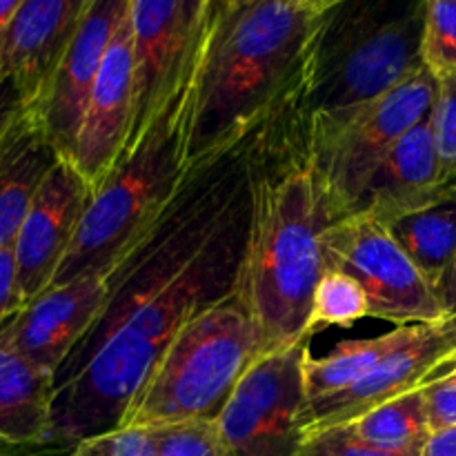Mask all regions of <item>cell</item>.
I'll use <instances>...</instances> for the list:
<instances>
[{
	"label": "cell",
	"mask_w": 456,
	"mask_h": 456,
	"mask_svg": "<svg viewBox=\"0 0 456 456\" xmlns=\"http://www.w3.org/2000/svg\"><path fill=\"white\" fill-rule=\"evenodd\" d=\"M25 111V102H22V96L13 80L0 74V145Z\"/></svg>",
	"instance_id": "cell-31"
},
{
	"label": "cell",
	"mask_w": 456,
	"mask_h": 456,
	"mask_svg": "<svg viewBox=\"0 0 456 456\" xmlns=\"http://www.w3.org/2000/svg\"><path fill=\"white\" fill-rule=\"evenodd\" d=\"M383 223L444 297L456 258V183L445 185L426 203L395 214Z\"/></svg>",
	"instance_id": "cell-20"
},
{
	"label": "cell",
	"mask_w": 456,
	"mask_h": 456,
	"mask_svg": "<svg viewBox=\"0 0 456 456\" xmlns=\"http://www.w3.org/2000/svg\"><path fill=\"white\" fill-rule=\"evenodd\" d=\"M65 456H159L150 430L114 428L80 439Z\"/></svg>",
	"instance_id": "cell-27"
},
{
	"label": "cell",
	"mask_w": 456,
	"mask_h": 456,
	"mask_svg": "<svg viewBox=\"0 0 456 456\" xmlns=\"http://www.w3.org/2000/svg\"><path fill=\"white\" fill-rule=\"evenodd\" d=\"M444 301L445 305H448V310L456 316V258H454L452 272H450L448 276V283H445L444 288Z\"/></svg>",
	"instance_id": "cell-35"
},
{
	"label": "cell",
	"mask_w": 456,
	"mask_h": 456,
	"mask_svg": "<svg viewBox=\"0 0 456 456\" xmlns=\"http://www.w3.org/2000/svg\"><path fill=\"white\" fill-rule=\"evenodd\" d=\"M94 0H25L0 34V74L20 92L34 114L52 76Z\"/></svg>",
	"instance_id": "cell-16"
},
{
	"label": "cell",
	"mask_w": 456,
	"mask_h": 456,
	"mask_svg": "<svg viewBox=\"0 0 456 456\" xmlns=\"http://www.w3.org/2000/svg\"><path fill=\"white\" fill-rule=\"evenodd\" d=\"M22 307H25V298L18 285L13 248L0 249V328H4Z\"/></svg>",
	"instance_id": "cell-30"
},
{
	"label": "cell",
	"mask_w": 456,
	"mask_h": 456,
	"mask_svg": "<svg viewBox=\"0 0 456 456\" xmlns=\"http://www.w3.org/2000/svg\"><path fill=\"white\" fill-rule=\"evenodd\" d=\"M325 267L346 272L363 288L370 319L401 325L435 323L452 312L439 289L403 252L386 223L365 209L334 221L321 239Z\"/></svg>",
	"instance_id": "cell-8"
},
{
	"label": "cell",
	"mask_w": 456,
	"mask_h": 456,
	"mask_svg": "<svg viewBox=\"0 0 456 456\" xmlns=\"http://www.w3.org/2000/svg\"><path fill=\"white\" fill-rule=\"evenodd\" d=\"M426 0H346L328 18L312 111H346L403 83L423 67Z\"/></svg>",
	"instance_id": "cell-6"
},
{
	"label": "cell",
	"mask_w": 456,
	"mask_h": 456,
	"mask_svg": "<svg viewBox=\"0 0 456 456\" xmlns=\"http://www.w3.org/2000/svg\"><path fill=\"white\" fill-rule=\"evenodd\" d=\"M261 354L265 347L256 323L234 294H225L183 325L118 428L154 430L214 419Z\"/></svg>",
	"instance_id": "cell-5"
},
{
	"label": "cell",
	"mask_w": 456,
	"mask_h": 456,
	"mask_svg": "<svg viewBox=\"0 0 456 456\" xmlns=\"http://www.w3.org/2000/svg\"><path fill=\"white\" fill-rule=\"evenodd\" d=\"M58 160L45 129L25 111L0 145V249L13 248L40 185Z\"/></svg>",
	"instance_id": "cell-18"
},
{
	"label": "cell",
	"mask_w": 456,
	"mask_h": 456,
	"mask_svg": "<svg viewBox=\"0 0 456 456\" xmlns=\"http://www.w3.org/2000/svg\"><path fill=\"white\" fill-rule=\"evenodd\" d=\"M25 0H0V34L7 29V25L12 22V18L16 16V12L20 9V4Z\"/></svg>",
	"instance_id": "cell-34"
},
{
	"label": "cell",
	"mask_w": 456,
	"mask_h": 456,
	"mask_svg": "<svg viewBox=\"0 0 456 456\" xmlns=\"http://www.w3.org/2000/svg\"><path fill=\"white\" fill-rule=\"evenodd\" d=\"M430 127L439 154L441 178L450 185L456 183V78L439 80Z\"/></svg>",
	"instance_id": "cell-26"
},
{
	"label": "cell",
	"mask_w": 456,
	"mask_h": 456,
	"mask_svg": "<svg viewBox=\"0 0 456 456\" xmlns=\"http://www.w3.org/2000/svg\"><path fill=\"white\" fill-rule=\"evenodd\" d=\"M423 390L387 401V403L356 417L354 421L346 423L343 428L372 448L421 456L432 435Z\"/></svg>",
	"instance_id": "cell-22"
},
{
	"label": "cell",
	"mask_w": 456,
	"mask_h": 456,
	"mask_svg": "<svg viewBox=\"0 0 456 456\" xmlns=\"http://www.w3.org/2000/svg\"><path fill=\"white\" fill-rule=\"evenodd\" d=\"M454 365L456 316L414 325L408 341L379 361L363 379L332 396L307 401L301 412V439L346 426L387 401L423 390Z\"/></svg>",
	"instance_id": "cell-11"
},
{
	"label": "cell",
	"mask_w": 456,
	"mask_h": 456,
	"mask_svg": "<svg viewBox=\"0 0 456 456\" xmlns=\"http://www.w3.org/2000/svg\"><path fill=\"white\" fill-rule=\"evenodd\" d=\"M419 325V323H417ZM414 325H401L372 338H356L334 347L323 359L307 356L305 361V395L307 401L325 399L346 390L363 379L379 361L403 346L412 334ZM305 401V403H307Z\"/></svg>",
	"instance_id": "cell-21"
},
{
	"label": "cell",
	"mask_w": 456,
	"mask_h": 456,
	"mask_svg": "<svg viewBox=\"0 0 456 456\" xmlns=\"http://www.w3.org/2000/svg\"><path fill=\"white\" fill-rule=\"evenodd\" d=\"M439 78L419 67L390 92L346 111H310L305 150L323 183L334 218L359 208L387 151L432 114Z\"/></svg>",
	"instance_id": "cell-7"
},
{
	"label": "cell",
	"mask_w": 456,
	"mask_h": 456,
	"mask_svg": "<svg viewBox=\"0 0 456 456\" xmlns=\"http://www.w3.org/2000/svg\"><path fill=\"white\" fill-rule=\"evenodd\" d=\"M423 399L432 432L456 426V365L423 390Z\"/></svg>",
	"instance_id": "cell-29"
},
{
	"label": "cell",
	"mask_w": 456,
	"mask_h": 456,
	"mask_svg": "<svg viewBox=\"0 0 456 456\" xmlns=\"http://www.w3.org/2000/svg\"><path fill=\"white\" fill-rule=\"evenodd\" d=\"M310 338L258 356L214 417L234 456L294 454L301 441V412L307 401Z\"/></svg>",
	"instance_id": "cell-9"
},
{
	"label": "cell",
	"mask_w": 456,
	"mask_h": 456,
	"mask_svg": "<svg viewBox=\"0 0 456 456\" xmlns=\"http://www.w3.org/2000/svg\"><path fill=\"white\" fill-rule=\"evenodd\" d=\"M444 187L439 154L428 116L379 163L356 209H365L379 221H387L395 214L430 200Z\"/></svg>",
	"instance_id": "cell-17"
},
{
	"label": "cell",
	"mask_w": 456,
	"mask_h": 456,
	"mask_svg": "<svg viewBox=\"0 0 456 456\" xmlns=\"http://www.w3.org/2000/svg\"><path fill=\"white\" fill-rule=\"evenodd\" d=\"M212 12L214 0H129L134 43V127L129 141L150 123L187 74Z\"/></svg>",
	"instance_id": "cell-10"
},
{
	"label": "cell",
	"mask_w": 456,
	"mask_h": 456,
	"mask_svg": "<svg viewBox=\"0 0 456 456\" xmlns=\"http://www.w3.org/2000/svg\"><path fill=\"white\" fill-rule=\"evenodd\" d=\"M245 176L248 218L232 294L272 352L312 337V297L325 272L321 239L337 218L305 145L270 165L254 160Z\"/></svg>",
	"instance_id": "cell-3"
},
{
	"label": "cell",
	"mask_w": 456,
	"mask_h": 456,
	"mask_svg": "<svg viewBox=\"0 0 456 456\" xmlns=\"http://www.w3.org/2000/svg\"><path fill=\"white\" fill-rule=\"evenodd\" d=\"M159 456H234L216 419H190L150 430Z\"/></svg>",
	"instance_id": "cell-25"
},
{
	"label": "cell",
	"mask_w": 456,
	"mask_h": 456,
	"mask_svg": "<svg viewBox=\"0 0 456 456\" xmlns=\"http://www.w3.org/2000/svg\"><path fill=\"white\" fill-rule=\"evenodd\" d=\"M134 127V43L127 16L101 62L69 163L92 191L105 183L127 147Z\"/></svg>",
	"instance_id": "cell-13"
},
{
	"label": "cell",
	"mask_w": 456,
	"mask_h": 456,
	"mask_svg": "<svg viewBox=\"0 0 456 456\" xmlns=\"http://www.w3.org/2000/svg\"><path fill=\"white\" fill-rule=\"evenodd\" d=\"M292 456H419V454H396L386 450L372 448L363 444L343 426L330 428V430L312 432L298 441Z\"/></svg>",
	"instance_id": "cell-28"
},
{
	"label": "cell",
	"mask_w": 456,
	"mask_h": 456,
	"mask_svg": "<svg viewBox=\"0 0 456 456\" xmlns=\"http://www.w3.org/2000/svg\"><path fill=\"white\" fill-rule=\"evenodd\" d=\"M421 61L439 80L456 78V0H426Z\"/></svg>",
	"instance_id": "cell-24"
},
{
	"label": "cell",
	"mask_w": 456,
	"mask_h": 456,
	"mask_svg": "<svg viewBox=\"0 0 456 456\" xmlns=\"http://www.w3.org/2000/svg\"><path fill=\"white\" fill-rule=\"evenodd\" d=\"M421 456H456V426L432 432Z\"/></svg>",
	"instance_id": "cell-32"
},
{
	"label": "cell",
	"mask_w": 456,
	"mask_h": 456,
	"mask_svg": "<svg viewBox=\"0 0 456 456\" xmlns=\"http://www.w3.org/2000/svg\"><path fill=\"white\" fill-rule=\"evenodd\" d=\"M361 319H370V303L363 288L346 272L325 267L312 297L307 332L314 334L328 325L352 328Z\"/></svg>",
	"instance_id": "cell-23"
},
{
	"label": "cell",
	"mask_w": 456,
	"mask_h": 456,
	"mask_svg": "<svg viewBox=\"0 0 456 456\" xmlns=\"http://www.w3.org/2000/svg\"><path fill=\"white\" fill-rule=\"evenodd\" d=\"M330 13L310 0L214 7L196 62L194 176L240 150L285 105L310 96Z\"/></svg>",
	"instance_id": "cell-2"
},
{
	"label": "cell",
	"mask_w": 456,
	"mask_h": 456,
	"mask_svg": "<svg viewBox=\"0 0 456 456\" xmlns=\"http://www.w3.org/2000/svg\"><path fill=\"white\" fill-rule=\"evenodd\" d=\"M78 169L61 159L40 185L13 243L25 305L52 285L92 199Z\"/></svg>",
	"instance_id": "cell-14"
},
{
	"label": "cell",
	"mask_w": 456,
	"mask_h": 456,
	"mask_svg": "<svg viewBox=\"0 0 456 456\" xmlns=\"http://www.w3.org/2000/svg\"><path fill=\"white\" fill-rule=\"evenodd\" d=\"M0 439L45 445L53 441V374L18 354L0 332Z\"/></svg>",
	"instance_id": "cell-19"
},
{
	"label": "cell",
	"mask_w": 456,
	"mask_h": 456,
	"mask_svg": "<svg viewBox=\"0 0 456 456\" xmlns=\"http://www.w3.org/2000/svg\"><path fill=\"white\" fill-rule=\"evenodd\" d=\"M200 176L163 232L125 267L96 328L58 368L56 444L118 428L183 325L232 292L248 218V178H221L199 191Z\"/></svg>",
	"instance_id": "cell-1"
},
{
	"label": "cell",
	"mask_w": 456,
	"mask_h": 456,
	"mask_svg": "<svg viewBox=\"0 0 456 456\" xmlns=\"http://www.w3.org/2000/svg\"><path fill=\"white\" fill-rule=\"evenodd\" d=\"M53 444L45 445H22V444H9V441L0 439V456H52Z\"/></svg>",
	"instance_id": "cell-33"
},
{
	"label": "cell",
	"mask_w": 456,
	"mask_h": 456,
	"mask_svg": "<svg viewBox=\"0 0 456 456\" xmlns=\"http://www.w3.org/2000/svg\"><path fill=\"white\" fill-rule=\"evenodd\" d=\"M129 12V0H94L74 40L62 53L34 118L58 156L69 160L107 47Z\"/></svg>",
	"instance_id": "cell-15"
},
{
	"label": "cell",
	"mask_w": 456,
	"mask_h": 456,
	"mask_svg": "<svg viewBox=\"0 0 456 456\" xmlns=\"http://www.w3.org/2000/svg\"><path fill=\"white\" fill-rule=\"evenodd\" d=\"M196 62L199 52L163 107L127 142L116 167L92 194L52 285L102 267L123 274L129 261L163 232L185 191L200 176L190 169Z\"/></svg>",
	"instance_id": "cell-4"
},
{
	"label": "cell",
	"mask_w": 456,
	"mask_h": 456,
	"mask_svg": "<svg viewBox=\"0 0 456 456\" xmlns=\"http://www.w3.org/2000/svg\"><path fill=\"white\" fill-rule=\"evenodd\" d=\"M240 3H245V0H214V7H234Z\"/></svg>",
	"instance_id": "cell-36"
},
{
	"label": "cell",
	"mask_w": 456,
	"mask_h": 456,
	"mask_svg": "<svg viewBox=\"0 0 456 456\" xmlns=\"http://www.w3.org/2000/svg\"><path fill=\"white\" fill-rule=\"evenodd\" d=\"M118 279L120 270L102 267L52 285L27 303L0 332L18 354L56 377L67 356L102 319Z\"/></svg>",
	"instance_id": "cell-12"
}]
</instances>
